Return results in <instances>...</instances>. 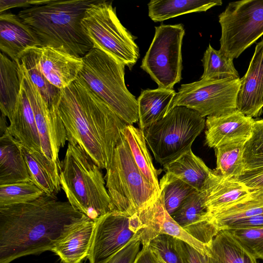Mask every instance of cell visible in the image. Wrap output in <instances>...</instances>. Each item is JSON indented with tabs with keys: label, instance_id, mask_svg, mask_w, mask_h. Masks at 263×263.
Wrapping results in <instances>:
<instances>
[{
	"label": "cell",
	"instance_id": "obj_1",
	"mask_svg": "<svg viewBox=\"0 0 263 263\" xmlns=\"http://www.w3.org/2000/svg\"><path fill=\"white\" fill-rule=\"evenodd\" d=\"M89 218L68 201L45 193L31 201L0 206V263L51 251Z\"/></svg>",
	"mask_w": 263,
	"mask_h": 263
},
{
	"label": "cell",
	"instance_id": "obj_2",
	"mask_svg": "<svg viewBox=\"0 0 263 263\" xmlns=\"http://www.w3.org/2000/svg\"><path fill=\"white\" fill-rule=\"evenodd\" d=\"M57 108L68 143L81 146L100 168L107 169L127 124L78 78L61 90Z\"/></svg>",
	"mask_w": 263,
	"mask_h": 263
},
{
	"label": "cell",
	"instance_id": "obj_3",
	"mask_svg": "<svg viewBox=\"0 0 263 263\" xmlns=\"http://www.w3.org/2000/svg\"><path fill=\"white\" fill-rule=\"evenodd\" d=\"M95 2L46 0L23 9L17 15L36 36L41 47L54 48L82 58L93 48L82 20Z\"/></svg>",
	"mask_w": 263,
	"mask_h": 263
},
{
	"label": "cell",
	"instance_id": "obj_4",
	"mask_svg": "<svg viewBox=\"0 0 263 263\" xmlns=\"http://www.w3.org/2000/svg\"><path fill=\"white\" fill-rule=\"evenodd\" d=\"M61 166V187L73 208L94 220L112 211L101 168L81 146L68 143Z\"/></svg>",
	"mask_w": 263,
	"mask_h": 263
},
{
	"label": "cell",
	"instance_id": "obj_5",
	"mask_svg": "<svg viewBox=\"0 0 263 263\" xmlns=\"http://www.w3.org/2000/svg\"><path fill=\"white\" fill-rule=\"evenodd\" d=\"M78 78L127 124L139 121L138 102L125 83V65L108 53L93 48L82 58Z\"/></svg>",
	"mask_w": 263,
	"mask_h": 263
},
{
	"label": "cell",
	"instance_id": "obj_6",
	"mask_svg": "<svg viewBox=\"0 0 263 263\" xmlns=\"http://www.w3.org/2000/svg\"><path fill=\"white\" fill-rule=\"evenodd\" d=\"M104 180L112 211L130 216L146 208L159 196L160 193L137 166L123 134Z\"/></svg>",
	"mask_w": 263,
	"mask_h": 263
},
{
	"label": "cell",
	"instance_id": "obj_7",
	"mask_svg": "<svg viewBox=\"0 0 263 263\" xmlns=\"http://www.w3.org/2000/svg\"><path fill=\"white\" fill-rule=\"evenodd\" d=\"M205 126L204 117L193 109L178 106L143 132L156 161L164 166L192 149Z\"/></svg>",
	"mask_w": 263,
	"mask_h": 263
},
{
	"label": "cell",
	"instance_id": "obj_8",
	"mask_svg": "<svg viewBox=\"0 0 263 263\" xmlns=\"http://www.w3.org/2000/svg\"><path fill=\"white\" fill-rule=\"evenodd\" d=\"M82 25L93 48L130 69L136 63L140 56L136 38L120 22L112 2L95 1L85 11Z\"/></svg>",
	"mask_w": 263,
	"mask_h": 263
},
{
	"label": "cell",
	"instance_id": "obj_9",
	"mask_svg": "<svg viewBox=\"0 0 263 263\" xmlns=\"http://www.w3.org/2000/svg\"><path fill=\"white\" fill-rule=\"evenodd\" d=\"M220 50L237 59L263 35V0L230 2L219 15Z\"/></svg>",
	"mask_w": 263,
	"mask_h": 263
},
{
	"label": "cell",
	"instance_id": "obj_10",
	"mask_svg": "<svg viewBox=\"0 0 263 263\" xmlns=\"http://www.w3.org/2000/svg\"><path fill=\"white\" fill-rule=\"evenodd\" d=\"M153 41L141 68L159 88L173 89L181 80V48L185 30L181 24L156 26Z\"/></svg>",
	"mask_w": 263,
	"mask_h": 263
},
{
	"label": "cell",
	"instance_id": "obj_11",
	"mask_svg": "<svg viewBox=\"0 0 263 263\" xmlns=\"http://www.w3.org/2000/svg\"><path fill=\"white\" fill-rule=\"evenodd\" d=\"M240 86V79L200 80L182 84L166 114L176 106H182L195 110L204 118L229 114L237 110Z\"/></svg>",
	"mask_w": 263,
	"mask_h": 263
},
{
	"label": "cell",
	"instance_id": "obj_12",
	"mask_svg": "<svg viewBox=\"0 0 263 263\" xmlns=\"http://www.w3.org/2000/svg\"><path fill=\"white\" fill-rule=\"evenodd\" d=\"M22 75V84L29 98L39 132L43 154L51 161L61 163L59 152L67 141L65 128L57 107L50 108L30 80L24 66L17 62Z\"/></svg>",
	"mask_w": 263,
	"mask_h": 263
},
{
	"label": "cell",
	"instance_id": "obj_13",
	"mask_svg": "<svg viewBox=\"0 0 263 263\" xmlns=\"http://www.w3.org/2000/svg\"><path fill=\"white\" fill-rule=\"evenodd\" d=\"M129 217L112 211L96 220L93 240L87 257L89 263H105L136 234L129 228Z\"/></svg>",
	"mask_w": 263,
	"mask_h": 263
},
{
	"label": "cell",
	"instance_id": "obj_14",
	"mask_svg": "<svg viewBox=\"0 0 263 263\" xmlns=\"http://www.w3.org/2000/svg\"><path fill=\"white\" fill-rule=\"evenodd\" d=\"M137 214L142 225L139 233L142 245L159 235L165 234L186 242L203 255H208V246L190 235L166 211L161 192L153 203Z\"/></svg>",
	"mask_w": 263,
	"mask_h": 263
},
{
	"label": "cell",
	"instance_id": "obj_15",
	"mask_svg": "<svg viewBox=\"0 0 263 263\" xmlns=\"http://www.w3.org/2000/svg\"><path fill=\"white\" fill-rule=\"evenodd\" d=\"M172 216L190 235L207 246L219 231L209 216L202 192L190 194Z\"/></svg>",
	"mask_w": 263,
	"mask_h": 263
},
{
	"label": "cell",
	"instance_id": "obj_16",
	"mask_svg": "<svg viewBox=\"0 0 263 263\" xmlns=\"http://www.w3.org/2000/svg\"><path fill=\"white\" fill-rule=\"evenodd\" d=\"M240 81L237 110L248 117L260 116L263 108V40L256 45L248 69Z\"/></svg>",
	"mask_w": 263,
	"mask_h": 263
},
{
	"label": "cell",
	"instance_id": "obj_17",
	"mask_svg": "<svg viewBox=\"0 0 263 263\" xmlns=\"http://www.w3.org/2000/svg\"><path fill=\"white\" fill-rule=\"evenodd\" d=\"M35 49L40 69L52 85L61 90L77 79L82 67V58L50 47Z\"/></svg>",
	"mask_w": 263,
	"mask_h": 263
},
{
	"label": "cell",
	"instance_id": "obj_18",
	"mask_svg": "<svg viewBox=\"0 0 263 263\" xmlns=\"http://www.w3.org/2000/svg\"><path fill=\"white\" fill-rule=\"evenodd\" d=\"M255 120L238 110L220 116H209L205 120V144L215 148L235 139H248Z\"/></svg>",
	"mask_w": 263,
	"mask_h": 263
},
{
	"label": "cell",
	"instance_id": "obj_19",
	"mask_svg": "<svg viewBox=\"0 0 263 263\" xmlns=\"http://www.w3.org/2000/svg\"><path fill=\"white\" fill-rule=\"evenodd\" d=\"M41 47L31 29L24 24L18 15L0 13V49L17 62L22 54L31 48Z\"/></svg>",
	"mask_w": 263,
	"mask_h": 263
},
{
	"label": "cell",
	"instance_id": "obj_20",
	"mask_svg": "<svg viewBox=\"0 0 263 263\" xmlns=\"http://www.w3.org/2000/svg\"><path fill=\"white\" fill-rule=\"evenodd\" d=\"M209 216L246 197L251 191L236 178H226L215 171L201 191Z\"/></svg>",
	"mask_w": 263,
	"mask_h": 263
},
{
	"label": "cell",
	"instance_id": "obj_21",
	"mask_svg": "<svg viewBox=\"0 0 263 263\" xmlns=\"http://www.w3.org/2000/svg\"><path fill=\"white\" fill-rule=\"evenodd\" d=\"M7 129L28 151L43 153L33 111L22 84L14 115Z\"/></svg>",
	"mask_w": 263,
	"mask_h": 263
},
{
	"label": "cell",
	"instance_id": "obj_22",
	"mask_svg": "<svg viewBox=\"0 0 263 263\" xmlns=\"http://www.w3.org/2000/svg\"><path fill=\"white\" fill-rule=\"evenodd\" d=\"M29 181L22 145L6 129L0 138V185Z\"/></svg>",
	"mask_w": 263,
	"mask_h": 263
},
{
	"label": "cell",
	"instance_id": "obj_23",
	"mask_svg": "<svg viewBox=\"0 0 263 263\" xmlns=\"http://www.w3.org/2000/svg\"><path fill=\"white\" fill-rule=\"evenodd\" d=\"M96 220L90 218L73 228L51 250L63 263H81L87 258L92 242Z\"/></svg>",
	"mask_w": 263,
	"mask_h": 263
},
{
	"label": "cell",
	"instance_id": "obj_24",
	"mask_svg": "<svg viewBox=\"0 0 263 263\" xmlns=\"http://www.w3.org/2000/svg\"><path fill=\"white\" fill-rule=\"evenodd\" d=\"M31 181L44 193L56 196L61 191V164L50 160L43 153L30 152L22 146Z\"/></svg>",
	"mask_w": 263,
	"mask_h": 263
},
{
	"label": "cell",
	"instance_id": "obj_25",
	"mask_svg": "<svg viewBox=\"0 0 263 263\" xmlns=\"http://www.w3.org/2000/svg\"><path fill=\"white\" fill-rule=\"evenodd\" d=\"M0 109L1 114L12 119L21 89L22 75L17 62L0 54Z\"/></svg>",
	"mask_w": 263,
	"mask_h": 263
},
{
	"label": "cell",
	"instance_id": "obj_26",
	"mask_svg": "<svg viewBox=\"0 0 263 263\" xmlns=\"http://www.w3.org/2000/svg\"><path fill=\"white\" fill-rule=\"evenodd\" d=\"M176 93L159 87L142 90L137 99L139 128L143 131L162 119Z\"/></svg>",
	"mask_w": 263,
	"mask_h": 263
},
{
	"label": "cell",
	"instance_id": "obj_27",
	"mask_svg": "<svg viewBox=\"0 0 263 263\" xmlns=\"http://www.w3.org/2000/svg\"><path fill=\"white\" fill-rule=\"evenodd\" d=\"M209 263H258L228 229H221L208 246Z\"/></svg>",
	"mask_w": 263,
	"mask_h": 263
},
{
	"label": "cell",
	"instance_id": "obj_28",
	"mask_svg": "<svg viewBox=\"0 0 263 263\" xmlns=\"http://www.w3.org/2000/svg\"><path fill=\"white\" fill-rule=\"evenodd\" d=\"M163 167L166 172L200 192L204 189L212 172L192 149Z\"/></svg>",
	"mask_w": 263,
	"mask_h": 263
},
{
	"label": "cell",
	"instance_id": "obj_29",
	"mask_svg": "<svg viewBox=\"0 0 263 263\" xmlns=\"http://www.w3.org/2000/svg\"><path fill=\"white\" fill-rule=\"evenodd\" d=\"M222 4L220 0H152L147 5L151 19L161 22L184 14L205 12Z\"/></svg>",
	"mask_w": 263,
	"mask_h": 263
},
{
	"label": "cell",
	"instance_id": "obj_30",
	"mask_svg": "<svg viewBox=\"0 0 263 263\" xmlns=\"http://www.w3.org/2000/svg\"><path fill=\"white\" fill-rule=\"evenodd\" d=\"M122 132L140 171L157 192L160 193L158 171L153 165L143 131L133 125L126 124Z\"/></svg>",
	"mask_w": 263,
	"mask_h": 263
},
{
	"label": "cell",
	"instance_id": "obj_31",
	"mask_svg": "<svg viewBox=\"0 0 263 263\" xmlns=\"http://www.w3.org/2000/svg\"><path fill=\"white\" fill-rule=\"evenodd\" d=\"M263 213V189L251 190L240 200L210 215L219 230L235 220Z\"/></svg>",
	"mask_w": 263,
	"mask_h": 263
},
{
	"label": "cell",
	"instance_id": "obj_32",
	"mask_svg": "<svg viewBox=\"0 0 263 263\" xmlns=\"http://www.w3.org/2000/svg\"><path fill=\"white\" fill-rule=\"evenodd\" d=\"M247 139H235L214 148L216 172L228 178H236L244 173L243 148Z\"/></svg>",
	"mask_w": 263,
	"mask_h": 263
},
{
	"label": "cell",
	"instance_id": "obj_33",
	"mask_svg": "<svg viewBox=\"0 0 263 263\" xmlns=\"http://www.w3.org/2000/svg\"><path fill=\"white\" fill-rule=\"evenodd\" d=\"M19 61L50 108L57 107L61 90L52 85L40 69L35 48L24 52Z\"/></svg>",
	"mask_w": 263,
	"mask_h": 263
},
{
	"label": "cell",
	"instance_id": "obj_34",
	"mask_svg": "<svg viewBox=\"0 0 263 263\" xmlns=\"http://www.w3.org/2000/svg\"><path fill=\"white\" fill-rule=\"evenodd\" d=\"M203 72L200 80H225L240 79L233 60L226 57L220 50H216L209 44L202 59Z\"/></svg>",
	"mask_w": 263,
	"mask_h": 263
},
{
	"label": "cell",
	"instance_id": "obj_35",
	"mask_svg": "<svg viewBox=\"0 0 263 263\" xmlns=\"http://www.w3.org/2000/svg\"><path fill=\"white\" fill-rule=\"evenodd\" d=\"M159 186L164 207L171 216L190 194L197 191L168 172H166L160 179Z\"/></svg>",
	"mask_w": 263,
	"mask_h": 263
},
{
	"label": "cell",
	"instance_id": "obj_36",
	"mask_svg": "<svg viewBox=\"0 0 263 263\" xmlns=\"http://www.w3.org/2000/svg\"><path fill=\"white\" fill-rule=\"evenodd\" d=\"M44 193L32 181L0 185V206L31 201Z\"/></svg>",
	"mask_w": 263,
	"mask_h": 263
},
{
	"label": "cell",
	"instance_id": "obj_37",
	"mask_svg": "<svg viewBox=\"0 0 263 263\" xmlns=\"http://www.w3.org/2000/svg\"><path fill=\"white\" fill-rule=\"evenodd\" d=\"M243 159L245 171L263 166V119L255 120L244 145Z\"/></svg>",
	"mask_w": 263,
	"mask_h": 263
},
{
	"label": "cell",
	"instance_id": "obj_38",
	"mask_svg": "<svg viewBox=\"0 0 263 263\" xmlns=\"http://www.w3.org/2000/svg\"><path fill=\"white\" fill-rule=\"evenodd\" d=\"M228 230L255 259H260L263 260V228L228 229Z\"/></svg>",
	"mask_w": 263,
	"mask_h": 263
},
{
	"label": "cell",
	"instance_id": "obj_39",
	"mask_svg": "<svg viewBox=\"0 0 263 263\" xmlns=\"http://www.w3.org/2000/svg\"><path fill=\"white\" fill-rule=\"evenodd\" d=\"M152 251L164 263H182L175 249V238L160 234L149 242Z\"/></svg>",
	"mask_w": 263,
	"mask_h": 263
},
{
	"label": "cell",
	"instance_id": "obj_40",
	"mask_svg": "<svg viewBox=\"0 0 263 263\" xmlns=\"http://www.w3.org/2000/svg\"><path fill=\"white\" fill-rule=\"evenodd\" d=\"M141 244L138 232L125 246L112 255L105 263H134L140 251Z\"/></svg>",
	"mask_w": 263,
	"mask_h": 263
},
{
	"label": "cell",
	"instance_id": "obj_41",
	"mask_svg": "<svg viewBox=\"0 0 263 263\" xmlns=\"http://www.w3.org/2000/svg\"><path fill=\"white\" fill-rule=\"evenodd\" d=\"M175 245L182 263H209L208 255L201 254L186 242L175 238Z\"/></svg>",
	"mask_w": 263,
	"mask_h": 263
},
{
	"label": "cell",
	"instance_id": "obj_42",
	"mask_svg": "<svg viewBox=\"0 0 263 263\" xmlns=\"http://www.w3.org/2000/svg\"><path fill=\"white\" fill-rule=\"evenodd\" d=\"M236 179L250 191L263 189V166L246 170Z\"/></svg>",
	"mask_w": 263,
	"mask_h": 263
},
{
	"label": "cell",
	"instance_id": "obj_43",
	"mask_svg": "<svg viewBox=\"0 0 263 263\" xmlns=\"http://www.w3.org/2000/svg\"><path fill=\"white\" fill-rule=\"evenodd\" d=\"M251 228H263V213L231 222L222 229Z\"/></svg>",
	"mask_w": 263,
	"mask_h": 263
},
{
	"label": "cell",
	"instance_id": "obj_44",
	"mask_svg": "<svg viewBox=\"0 0 263 263\" xmlns=\"http://www.w3.org/2000/svg\"><path fill=\"white\" fill-rule=\"evenodd\" d=\"M134 263H164L152 251L149 244L142 245Z\"/></svg>",
	"mask_w": 263,
	"mask_h": 263
},
{
	"label": "cell",
	"instance_id": "obj_45",
	"mask_svg": "<svg viewBox=\"0 0 263 263\" xmlns=\"http://www.w3.org/2000/svg\"><path fill=\"white\" fill-rule=\"evenodd\" d=\"M41 1H28V0H16V1H0V13L4 12L5 11L13 8L24 7V8L39 5Z\"/></svg>",
	"mask_w": 263,
	"mask_h": 263
},
{
	"label": "cell",
	"instance_id": "obj_46",
	"mask_svg": "<svg viewBox=\"0 0 263 263\" xmlns=\"http://www.w3.org/2000/svg\"><path fill=\"white\" fill-rule=\"evenodd\" d=\"M81 263H82V262Z\"/></svg>",
	"mask_w": 263,
	"mask_h": 263
}]
</instances>
